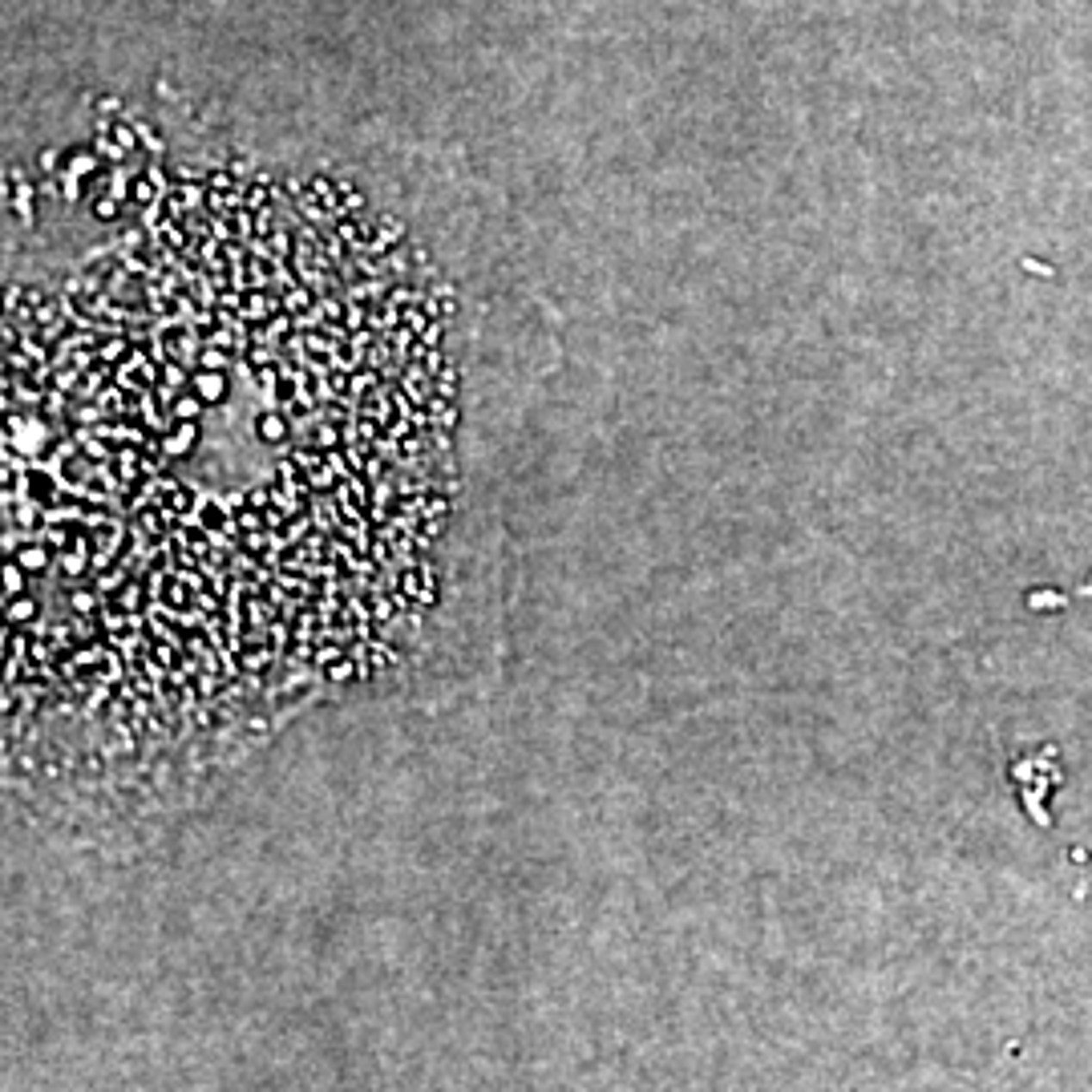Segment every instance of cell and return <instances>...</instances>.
<instances>
[{
	"label": "cell",
	"instance_id": "obj_1",
	"mask_svg": "<svg viewBox=\"0 0 1092 1092\" xmlns=\"http://www.w3.org/2000/svg\"><path fill=\"white\" fill-rule=\"evenodd\" d=\"M61 493H65V486H61V474H57L53 466H45V462H28V469H25V498H33V502H40V506H57V502H61Z\"/></svg>",
	"mask_w": 1092,
	"mask_h": 1092
},
{
	"label": "cell",
	"instance_id": "obj_2",
	"mask_svg": "<svg viewBox=\"0 0 1092 1092\" xmlns=\"http://www.w3.org/2000/svg\"><path fill=\"white\" fill-rule=\"evenodd\" d=\"M195 518L207 526V530H223V534H243L239 526H235V514H231V506H226V493H202V502H199V514Z\"/></svg>",
	"mask_w": 1092,
	"mask_h": 1092
},
{
	"label": "cell",
	"instance_id": "obj_3",
	"mask_svg": "<svg viewBox=\"0 0 1092 1092\" xmlns=\"http://www.w3.org/2000/svg\"><path fill=\"white\" fill-rule=\"evenodd\" d=\"M199 441H202L199 421H174V425L162 433V445H166V453H171L174 462H187L190 453L199 450Z\"/></svg>",
	"mask_w": 1092,
	"mask_h": 1092
},
{
	"label": "cell",
	"instance_id": "obj_4",
	"mask_svg": "<svg viewBox=\"0 0 1092 1092\" xmlns=\"http://www.w3.org/2000/svg\"><path fill=\"white\" fill-rule=\"evenodd\" d=\"M199 502H202L199 486H190V481H183V478H174V474H171V486H166L162 506L171 510L174 518H195V514H199Z\"/></svg>",
	"mask_w": 1092,
	"mask_h": 1092
},
{
	"label": "cell",
	"instance_id": "obj_5",
	"mask_svg": "<svg viewBox=\"0 0 1092 1092\" xmlns=\"http://www.w3.org/2000/svg\"><path fill=\"white\" fill-rule=\"evenodd\" d=\"M292 417L283 413L280 405H271V409H264V413L255 417V437L264 441V445H288V437H292Z\"/></svg>",
	"mask_w": 1092,
	"mask_h": 1092
},
{
	"label": "cell",
	"instance_id": "obj_6",
	"mask_svg": "<svg viewBox=\"0 0 1092 1092\" xmlns=\"http://www.w3.org/2000/svg\"><path fill=\"white\" fill-rule=\"evenodd\" d=\"M65 607L73 615H102L106 607V595L94 586V579H81V583H65Z\"/></svg>",
	"mask_w": 1092,
	"mask_h": 1092
},
{
	"label": "cell",
	"instance_id": "obj_7",
	"mask_svg": "<svg viewBox=\"0 0 1092 1092\" xmlns=\"http://www.w3.org/2000/svg\"><path fill=\"white\" fill-rule=\"evenodd\" d=\"M195 599H199V591H195V586H190L183 574H171V579H166V586L158 591V603L166 607V611H174V615H183Z\"/></svg>",
	"mask_w": 1092,
	"mask_h": 1092
},
{
	"label": "cell",
	"instance_id": "obj_8",
	"mask_svg": "<svg viewBox=\"0 0 1092 1092\" xmlns=\"http://www.w3.org/2000/svg\"><path fill=\"white\" fill-rule=\"evenodd\" d=\"M190 388L199 393L207 405H223L226 400V376H223V369H195V376H190Z\"/></svg>",
	"mask_w": 1092,
	"mask_h": 1092
},
{
	"label": "cell",
	"instance_id": "obj_9",
	"mask_svg": "<svg viewBox=\"0 0 1092 1092\" xmlns=\"http://www.w3.org/2000/svg\"><path fill=\"white\" fill-rule=\"evenodd\" d=\"M57 474H61V486L65 490H73V493H81L90 481H94V462L85 457V453H73L69 462H61L57 466Z\"/></svg>",
	"mask_w": 1092,
	"mask_h": 1092
},
{
	"label": "cell",
	"instance_id": "obj_10",
	"mask_svg": "<svg viewBox=\"0 0 1092 1092\" xmlns=\"http://www.w3.org/2000/svg\"><path fill=\"white\" fill-rule=\"evenodd\" d=\"M40 615H45V607H40V599L33 595V591H25V595H16V599H4V624L28 627L33 619H40Z\"/></svg>",
	"mask_w": 1092,
	"mask_h": 1092
},
{
	"label": "cell",
	"instance_id": "obj_11",
	"mask_svg": "<svg viewBox=\"0 0 1092 1092\" xmlns=\"http://www.w3.org/2000/svg\"><path fill=\"white\" fill-rule=\"evenodd\" d=\"M57 574H61L65 583H81V579L94 574V567H90V559L78 555V550H57Z\"/></svg>",
	"mask_w": 1092,
	"mask_h": 1092
},
{
	"label": "cell",
	"instance_id": "obj_12",
	"mask_svg": "<svg viewBox=\"0 0 1092 1092\" xmlns=\"http://www.w3.org/2000/svg\"><path fill=\"white\" fill-rule=\"evenodd\" d=\"M90 579H94V586L102 591V595H118L121 586L133 579V571L126 567V562H114V567H106V571H94Z\"/></svg>",
	"mask_w": 1092,
	"mask_h": 1092
},
{
	"label": "cell",
	"instance_id": "obj_13",
	"mask_svg": "<svg viewBox=\"0 0 1092 1092\" xmlns=\"http://www.w3.org/2000/svg\"><path fill=\"white\" fill-rule=\"evenodd\" d=\"M202 409H207V400L195 388H183L171 405V421H202Z\"/></svg>",
	"mask_w": 1092,
	"mask_h": 1092
},
{
	"label": "cell",
	"instance_id": "obj_14",
	"mask_svg": "<svg viewBox=\"0 0 1092 1092\" xmlns=\"http://www.w3.org/2000/svg\"><path fill=\"white\" fill-rule=\"evenodd\" d=\"M320 676H324V688H344V684H357V660H352V655H340L336 664L324 667Z\"/></svg>",
	"mask_w": 1092,
	"mask_h": 1092
},
{
	"label": "cell",
	"instance_id": "obj_15",
	"mask_svg": "<svg viewBox=\"0 0 1092 1092\" xmlns=\"http://www.w3.org/2000/svg\"><path fill=\"white\" fill-rule=\"evenodd\" d=\"M28 579H33V574H28L21 562H16V559H4V591H0V595H4V599H16V595H25V591H28Z\"/></svg>",
	"mask_w": 1092,
	"mask_h": 1092
},
{
	"label": "cell",
	"instance_id": "obj_16",
	"mask_svg": "<svg viewBox=\"0 0 1092 1092\" xmlns=\"http://www.w3.org/2000/svg\"><path fill=\"white\" fill-rule=\"evenodd\" d=\"M288 457L295 462V469H300L304 478L312 474V469H320V466H324V450H316L312 441H307V445H295V450H288Z\"/></svg>",
	"mask_w": 1092,
	"mask_h": 1092
},
{
	"label": "cell",
	"instance_id": "obj_17",
	"mask_svg": "<svg viewBox=\"0 0 1092 1092\" xmlns=\"http://www.w3.org/2000/svg\"><path fill=\"white\" fill-rule=\"evenodd\" d=\"M393 591L417 603V599H421V591H425V586H421V571H417V567H397V586H393Z\"/></svg>",
	"mask_w": 1092,
	"mask_h": 1092
},
{
	"label": "cell",
	"instance_id": "obj_18",
	"mask_svg": "<svg viewBox=\"0 0 1092 1092\" xmlns=\"http://www.w3.org/2000/svg\"><path fill=\"white\" fill-rule=\"evenodd\" d=\"M312 445L316 450H336V445H344V433H340V425H332V421H320V425L312 429Z\"/></svg>",
	"mask_w": 1092,
	"mask_h": 1092
},
{
	"label": "cell",
	"instance_id": "obj_19",
	"mask_svg": "<svg viewBox=\"0 0 1092 1092\" xmlns=\"http://www.w3.org/2000/svg\"><path fill=\"white\" fill-rule=\"evenodd\" d=\"M373 664H376V672H385V667H397L400 664V652H397V643L388 640H376L373 643Z\"/></svg>",
	"mask_w": 1092,
	"mask_h": 1092
},
{
	"label": "cell",
	"instance_id": "obj_20",
	"mask_svg": "<svg viewBox=\"0 0 1092 1092\" xmlns=\"http://www.w3.org/2000/svg\"><path fill=\"white\" fill-rule=\"evenodd\" d=\"M340 655H344V643H336V640H320V643H316V655H312V667H316V672H324V667L336 664Z\"/></svg>",
	"mask_w": 1092,
	"mask_h": 1092
},
{
	"label": "cell",
	"instance_id": "obj_21",
	"mask_svg": "<svg viewBox=\"0 0 1092 1092\" xmlns=\"http://www.w3.org/2000/svg\"><path fill=\"white\" fill-rule=\"evenodd\" d=\"M307 481H312V490H316V493H332L336 486H340V474L324 462L320 469H312V474H307Z\"/></svg>",
	"mask_w": 1092,
	"mask_h": 1092
},
{
	"label": "cell",
	"instance_id": "obj_22",
	"mask_svg": "<svg viewBox=\"0 0 1092 1092\" xmlns=\"http://www.w3.org/2000/svg\"><path fill=\"white\" fill-rule=\"evenodd\" d=\"M457 381H462V373H457V364H445V369L437 373V381H433V385H437V393H441L445 400H457Z\"/></svg>",
	"mask_w": 1092,
	"mask_h": 1092
},
{
	"label": "cell",
	"instance_id": "obj_23",
	"mask_svg": "<svg viewBox=\"0 0 1092 1092\" xmlns=\"http://www.w3.org/2000/svg\"><path fill=\"white\" fill-rule=\"evenodd\" d=\"M226 357H231L226 348H219V344H211V340H207V344H202V352H199V369H226V364H231Z\"/></svg>",
	"mask_w": 1092,
	"mask_h": 1092
},
{
	"label": "cell",
	"instance_id": "obj_24",
	"mask_svg": "<svg viewBox=\"0 0 1092 1092\" xmlns=\"http://www.w3.org/2000/svg\"><path fill=\"white\" fill-rule=\"evenodd\" d=\"M235 526H239L243 534H247V530H267V526H264V510L239 506V510H235Z\"/></svg>",
	"mask_w": 1092,
	"mask_h": 1092
},
{
	"label": "cell",
	"instance_id": "obj_25",
	"mask_svg": "<svg viewBox=\"0 0 1092 1092\" xmlns=\"http://www.w3.org/2000/svg\"><path fill=\"white\" fill-rule=\"evenodd\" d=\"M457 425H462V405H457V400H450V405H445V409L437 413L433 429H445V433H453Z\"/></svg>",
	"mask_w": 1092,
	"mask_h": 1092
},
{
	"label": "cell",
	"instance_id": "obj_26",
	"mask_svg": "<svg viewBox=\"0 0 1092 1092\" xmlns=\"http://www.w3.org/2000/svg\"><path fill=\"white\" fill-rule=\"evenodd\" d=\"M239 720L251 736H267V729H271V717H267V712H251V717H239Z\"/></svg>",
	"mask_w": 1092,
	"mask_h": 1092
},
{
	"label": "cell",
	"instance_id": "obj_27",
	"mask_svg": "<svg viewBox=\"0 0 1092 1092\" xmlns=\"http://www.w3.org/2000/svg\"><path fill=\"white\" fill-rule=\"evenodd\" d=\"M288 522H292V514H283V510L276 506V502H271V506L264 510V526H267V530H283Z\"/></svg>",
	"mask_w": 1092,
	"mask_h": 1092
},
{
	"label": "cell",
	"instance_id": "obj_28",
	"mask_svg": "<svg viewBox=\"0 0 1092 1092\" xmlns=\"http://www.w3.org/2000/svg\"><path fill=\"white\" fill-rule=\"evenodd\" d=\"M421 530H425V534H433V538H437V543H441V538H445V534H450V518H421Z\"/></svg>",
	"mask_w": 1092,
	"mask_h": 1092
},
{
	"label": "cell",
	"instance_id": "obj_29",
	"mask_svg": "<svg viewBox=\"0 0 1092 1092\" xmlns=\"http://www.w3.org/2000/svg\"><path fill=\"white\" fill-rule=\"evenodd\" d=\"M40 765H45V760H37L33 753H25V748H16V769L21 772H37Z\"/></svg>",
	"mask_w": 1092,
	"mask_h": 1092
},
{
	"label": "cell",
	"instance_id": "obj_30",
	"mask_svg": "<svg viewBox=\"0 0 1092 1092\" xmlns=\"http://www.w3.org/2000/svg\"><path fill=\"white\" fill-rule=\"evenodd\" d=\"M441 332H445V328H441V320H429V328L421 332V340H425L429 348H437V344H441Z\"/></svg>",
	"mask_w": 1092,
	"mask_h": 1092
}]
</instances>
